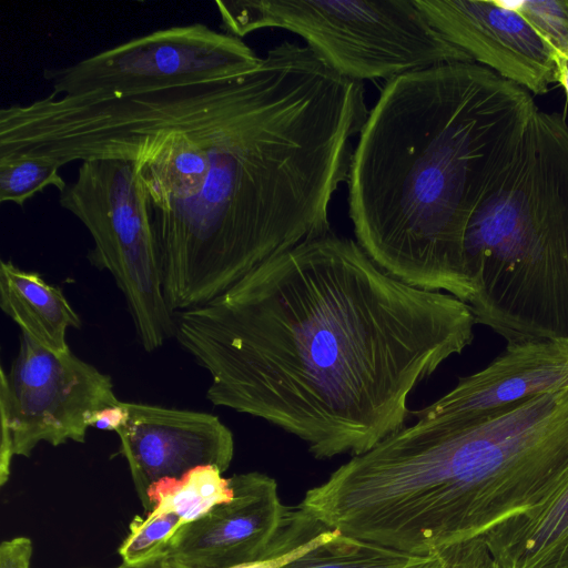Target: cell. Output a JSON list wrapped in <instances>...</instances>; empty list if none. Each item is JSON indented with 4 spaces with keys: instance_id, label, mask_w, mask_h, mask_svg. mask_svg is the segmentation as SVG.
I'll use <instances>...</instances> for the list:
<instances>
[{
    "instance_id": "cell-10",
    "label": "cell",
    "mask_w": 568,
    "mask_h": 568,
    "mask_svg": "<svg viewBox=\"0 0 568 568\" xmlns=\"http://www.w3.org/2000/svg\"><path fill=\"white\" fill-rule=\"evenodd\" d=\"M432 26L474 62L534 94L556 81L552 48L508 1L416 0Z\"/></svg>"
},
{
    "instance_id": "cell-24",
    "label": "cell",
    "mask_w": 568,
    "mask_h": 568,
    "mask_svg": "<svg viewBox=\"0 0 568 568\" xmlns=\"http://www.w3.org/2000/svg\"><path fill=\"white\" fill-rule=\"evenodd\" d=\"M552 59L556 81L561 84L568 98V45L552 50Z\"/></svg>"
},
{
    "instance_id": "cell-16",
    "label": "cell",
    "mask_w": 568,
    "mask_h": 568,
    "mask_svg": "<svg viewBox=\"0 0 568 568\" xmlns=\"http://www.w3.org/2000/svg\"><path fill=\"white\" fill-rule=\"evenodd\" d=\"M214 466L196 467L179 478H162L148 491V509L158 514L173 513L185 524L233 497L230 478Z\"/></svg>"
},
{
    "instance_id": "cell-9",
    "label": "cell",
    "mask_w": 568,
    "mask_h": 568,
    "mask_svg": "<svg viewBox=\"0 0 568 568\" xmlns=\"http://www.w3.org/2000/svg\"><path fill=\"white\" fill-rule=\"evenodd\" d=\"M262 57L242 39L204 23L159 29L73 64L48 68L55 95L136 94L247 73Z\"/></svg>"
},
{
    "instance_id": "cell-13",
    "label": "cell",
    "mask_w": 568,
    "mask_h": 568,
    "mask_svg": "<svg viewBox=\"0 0 568 568\" xmlns=\"http://www.w3.org/2000/svg\"><path fill=\"white\" fill-rule=\"evenodd\" d=\"M568 387V341L509 344L485 368L459 378L416 418L463 424L486 418L531 397Z\"/></svg>"
},
{
    "instance_id": "cell-5",
    "label": "cell",
    "mask_w": 568,
    "mask_h": 568,
    "mask_svg": "<svg viewBox=\"0 0 568 568\" xmlns=\"http://www.w3.org/2000/svg\"><path fill=\"white\" fill-rule=\"evenodd\" d=\"M464 256L477 324L507 345L568 341V122L537 111L475 210Z\"/></svg>"
},
{
    "instance_id": "cell-12",
    "label": "cell",
    "mask_w": 568,
    "mask_h": 568,
    "mask_svg": "<svg viewBox=\"0 0 568 568\" xmlns=\"http://www.w3.org/2000/svg\"><path fill=\"white\" fill-rule=\"evenodd\" d=\"M129 418L116 432L135 491L148 509L146 491L162 478H179L200 466L222 473L234 456L231 429L212 414L128 403Z\"/></svg>"
},
{
    "instance_id": "cell-21",
    "label": "cell",
    "mask_w": 568,
    "mask_h": 568,
    "mask_svg": "<svg viewBox=\"0 0 568 568\" xmlns=\"http://www.w3.org/2000/svg\"><path fill=\"white\" fill-rule=\"evenodd\" d=\"M493 558L483 537L425 556L409 568H491Z\"/></svg>"
},
{
    "instance_id": "cell-18",
    "label": "cell",
    "mask_w": 568,
    "mask_h": 568,
    "mask_svg": "<svg viewBox=\"0 0 568 568\" xmlns=\"http://www.w3.org/2000/svg\"><path fill=\"white\" fill-rule=\"evenodd\" d=\"M54 161L30 154L0 156V201L23 206L28 200L52 186L59 193L68 183Z\"/></svg>"
},
{
    "instance_id": "cell-8",
    "label": "cell",
    "mask_w": 568,
    "mask_h": 568,
    "mask_svg": "<svg viewBox=\"0 0 568 568\" xmlns=\"http://www.w3.org/2000/svg\"><path fill=\"white\" fill-rule=\"evenodd\" d=\"M108 374L75 356L54 354L21 333L20 347L0 377V485L13 456L30 457L40 443H84L99 410L118 405Z\"/></svg>"
},
{
    "instance_id": "cell-6",
    "label": "cell",
    "mask_w": 568,
    "mask_h": 568,
    "mask_svg": "<svg viewBox=\"0 0 568 568\" xmlns=\"http://www.w3.org/2000/svg\"><path fill=\"white\" fill-rule=\"evenodd\" d=\"M222 32L283 29L339 74L363 82L453 62H474L428 21L416 0L216 1Z\"/></svg>"
},
{
    "instance_id": "cell-25",
    "label": "cell",
    "mask_w": 568,
    "mask_h": 568,
    "mask_svg": "<svg viewBox=\"0 0 568 568\" xmlns=\"http://www.w3.org/2000/svg\"><path fill=\"white\" fill-rule=\"evenodd\" d=\"M168 567V560L165 558V555L159 556L154 559H151L144 564L130 566L125 564H121L120 566L115 568H166Z\"/></svg>"
},
{
    "instance_id": "cell-1",
    "label": "cell",
    "mask_w": 568,
    "mask_h": 568,
    "mask_svg": "<svg viewBox=\"0 0 568 568\" xmlns=\"http://www.w3.org/2000/svg\"><path fill=\"white\" fill-rule=\"evenodd\" d=\"M368 113L363 82L284 41L233 78L13 104L3 148L60 166L130 161L176 313L331 231V201Z\"/></svg>"
},
{
    "instance_id": "cell-14",
    "label": "cell",
    "mask_w": 568,
    "mask_h": 568,
    "mask_svg": "<svg viewBox=\"0 0 568 568\" xmlns=\"http://www.w3.org/2000/svg\"><path fill=\"white\" fill-rule=\"evenodd\" d=\"M499 568H568V481L544 504L483 536Z\"/></svg>"
},
{
    "instance_id": "cell-15",
    "label": "cell",
    "mask_w": 568,
    "mask_h": 568,
    "mask_svg": "<svg viewBox=\"0 0 568 568\" xmlns=\"http://www.w3.org/2000/svg\"><path fill=\"white\" fill-rule=\"evenodd\" d=\"M0 307L21 329L54 354L70 351L68 328H80L78 313L61 288L12 261L0 263Z\"/></svg>"
},
{
    "instance_id": "cell-22",
    "label": "cell",
    "mask_w": 568,
    "mask_h": 568,
    "mask_svg": "<svg viewBox=\"0 0 568 568\" xmlns=\"http://www.w3.org/2000/svg\"><path fill=\"white\" fill-rule=\"evenodd\" d=\"M33 545L29 537L18 536L0 545V568H30Z\"/></svg>"
},
{
    "instance_id": "cell-27",
    "label": "cell",
    "mask_w": 568,
    "mask_h": 568,
    "mask_svg": "<svg viewBox=\"0 0 568 568\" xmlns=\"http://www.w3.org/2000/svg\"><path fill=\"white\" fill-rule=\"evenodd\" d=\"M491 568H499L493 560V565H491Z\"/></svg>"
},
{
    "instance_id": "cell-23",
    "label": "cell",
    "mask_w": 568,
    "mask_h": 568,
    "mask_svg": "<svg viewBox=\"0 0 568 568\" xmlns=\"http://www.w3.org/2000/svg\"><path fill=\"white\" fill-rule=\"evenodd\" d=\"M129 418V412L125 402L118 405L103 408L95 413L91 420V427L116 433L121 429Z\"/></svg>"
},
{
    "instance_id": "cell-3",
    "label": "cell",
    "mask_w": 568,
    "mask_h": 568,
    "mask_svg": "<svg viewBox=\"0 0 568 568\" xmlns=\"http://www.w3.org/2000/svg\"><path fill=\"white\" fill-rule=\"evenodd\" d=\"M537 109L529 91L476 62L387 81L346 181L356 242L393 277L468 304V223Z\"/></svg>"
},
{
    "instance_id": "cell-2",
    "label": "cell",
    "mask_w": 568,
    "mask_h": 568,
    "mask_svg": "<svg viewBox=\"0 0 568 568\" xmlns=\"http://www.w3.org/2000/svg\"><path fill=\"white\" fill-rule=\"evenodd\" d=\"M476 324L466 302L393 277L329 231L176 312L175 337L207 371L211 403L328 459L405 427L410 393L471 344Z\"/></svg>"
},
{
    "instance_id": "cell-11",
    "label": "cell",
    "mask_w": 568,
    "mask_h": 568,
    "mask_svg": "<svg viewBox=\"0 0 568 568\" xmlns=\"http://www.w3.org/2000/svg\"><path fill=\"white\" fill-rule=\"evenodd\" d=\"M231 500L182 526L165 549L179 568H233L263 557L272 547L292 508L280 497L271 476L248 471L230 477Z\"/></svg>"
},
{
    "instance_id": "cell-19",
    "label": "cell",
    "mask_w": 568,
    "mask_h": 568,
    "mask_svg": "<svg viewBox=\"0 0 568 568\" xmlns=\"http://www.w3.org/2000/svg\"><path fill=\"white\" fill-rule=\"evenodd\" d=\"M184 525L183 519L173 513L136 515L119 547L122 562L135 566L164 555L169 542Z\"/></svg>"
},
{
    "instance_id": "cell-26",
    "label": "cell",
    "mask_w": 568,
    "mask_h": 568,
    "mask_svg": "<svg viewBox=\"0 0 568 568\" xmlns=\"http://www.w3.org/2000/svg\"><path fill=\"white\" fill-rule=\"evenodd\" d=\"M166 568H179V567H175L173 565H171L169 561H168V567Z\"/></svg>"
},
{
    "instance_id": "cell-4",
    "label": "cell",
    "mask_w": 568,
    "mask_h": 568,
    "mask_svg": "<svg viewBox=\"0 0 568 568\" xmlns=\"http://www.w3.org/2000/svg\"><path fill=\"white\" fill-rule=\"evenodd\" d=\"M568 481V387L471 423L418 418L327 479L347 536L413 556L483 537Z\"/></svg>"
},
{
    "instance_id": "cell-7",
    "label": "cell",
    "mask_w": 568,
    "mask_h": 568,
    "mask_svg": "<svg viewBox=\"0 0 568 568\" xmlns=\"http://www.w3.org/2000/svg\"><path fill=\"white\" fill-rule=\"evenodd\" d=\"M59 203L89 231L93 246L88 260L114 278L144 351L175 336V313L165 300L133 164L118 158L82 161Z\"/></svg>"
},
{
    "instance_id": "cell-17",
    "label": "cell",
    "mask_w": 568,
    "mask_h": 568,
    "mask_svg": "<svg viewBox=\"0 0 568 568\" xmlns=\"http://www.w3.org/2000/svg\"><path fill=\"white\" fill-rule=\"evenodd\" d=\"M424 557L404 554L342 534L283 568H409Z\"/></svg>"
},
{
    "instance_id": "cell-20",
    "label": "cell",
    "mask_w": 568,
    "mask_h": 568,
    "mask_svg": "<svg viewBox=\"0 0 568 568\" xmlns=\"http://www.w3.org/2000/svg\"><path fill=\"white\" fill-rule=\"evenodd\" d=\"M508 2L535 27L552 50L568 45V0Z\"/></svg>"
}]
</instances>
